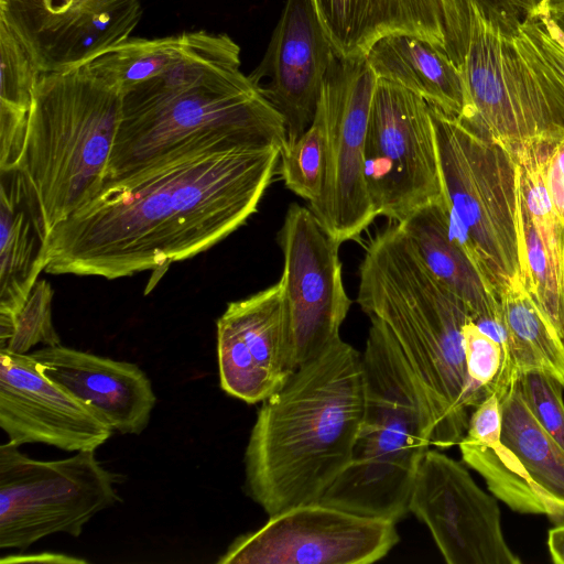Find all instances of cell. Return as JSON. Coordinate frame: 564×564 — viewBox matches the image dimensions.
Here are the masks:
<instances>
[{"mask_svg": "<svg viewBox=\"0 0 564 564\" xmlns=\"http://www.w3.org/2000/svg\"><path fill=\"white\" fill-rule=\"evenodd\" d=\"M280 155L278 145L183 151L106 182L46 235L44 271L113 280L152 270L158 281L257 213Z\"/></svg>", "mask_w": 564, "mask_h": 564, "instance_id": "cell-1", "label": "cell"}, {"mask_svg": "<svg viewBox=\"0 0 564 564\" xmlns=\"http://www.w3.org/2000/svg\"><path fill=\"white\" fill-rule=\"evenodd\" d=\"M240 65L229 35L192 31L180 61L122 95L104 184L183 151L282 149L283 118Z\"/></svg>", "mask_w": 564, "mask_h": 564, "instance_id": "cell-2", "label": "cell"}, {"mask_svg": "<svg viewBox=\"0 0 564 564\" xmlns=\"http://www.w3.org/2000/svg\"><path fill=\"white\" fill-rule=\"evenodd\" d=\"M245 490L270 517L319 501L350 462L365 405L362 355L338 340L261 402Z\"/></svg>", "mask_w": 564, "mask_h": 564, "instance_id": "cell-3", "label": "cell"}, {"mask_svg": "<svg viewBox=\"0 0 564 564\" xmlns=\"http://www.w3.org/2000/svg\"><path fill=\"white\" fill-rule=\"evenodd\" d=\"M357 303L387 326L421 383L432 413V445L458 444L484 401L467 368L464 329L473 315L431 274L395 221L366 245Z\"/></svg>", "mask_w": 564, "mask_h": 564, "instance_id": "cell-4", "label": "cell"}, {"mask_svg": "<svg viewBox=\"0 0 564 564\" xmlns=\"http://www.w3.org/2000/svg\"><path fill=\"white\" fill-rule=\"evenodd\" d=\"M121 108V90L89 64L40 75L15 171L42 242L102 187Z\"/></svg>", "mask_w": 564, "mask_h": 564, "instance_id": "cell-5", "label": "cell"}, {"mask_svg": "<svg viewBox=\"0 0 564 564\" xmlns=\"http://www.w3.org/2000/svg\"><path fill=\"white\" fill-rule=\"evenodd\" d=\"M362 355L365 405L349 464L321 502L398 522L432 444L424 390L387 326L370 318Z\"/></svg>", "mask_w": 564, "mask_h": 564, "instance_id": "cell-6", "label": "cell"}, {"mask_svg": "<svg viewBox=\"0 0 564 564\" xmlns=\"http://www.w3.org/2000/svg\"><path fill=\"white\" fill-rule=\"evenodd\" d=\"M430 108L453 231L499 300L521 279L517 163L499 143L457 117Z\"/></svg>", "mask_w": 564, "mask_h": 564, "instance_id": "cell-7", "label": "cell"}, {"mask_svg": "<svg viewBox=\"0 0 564 564\" xmlns=\"http://www.w3.org/2000/svg\"><path fill=\"white\" fill-rule=\"evenodd\" d=\"M466 109L458 119L510 153L564 133V88L518 26L470 4V36L460 67Z\"/></svg>", "mask_w": 564, "mask_h": 564, "instance_id": "cell-8", "label": "cell"}, {"mask_svg": "<svg viewBox=\"0 0 564 564\" xmlns=\"http://www.w3.org/2000/svg\"><path fill=\"white\" fill-rule=\"evenodd\" d=\"M462 458L513 511L564 522V449L534 417L514 382L477 405L458 443Z\"/></svg>", "mask_w": 564, "mask_h": 564, "instance_id": "cell-9", "label": "cell"}, {"mask_svg": "<svg viewBox=\"0 0 564 564\" xmlns=\"http://www.w3.org/2000/svg\"><path fill=\"white\" fill-rule=\"evenodd\" d=\"M122 475L106 469L95 451L40 460L18 445L0 446V549L25 550L55 533L78 538L84 525L120 498Z\"/></svg>", "mask_w": 564, "mask_h": 564, "instance_id": "cell-10", "label": "cell"}, {"mask_svg": "<svg viewBox=\"0 0 564 564\" xmlns=\"http://www.w3.org/2000/svg\"><path fill=\"white\" fill-rule=\"evenodd\" d=\"M364 173L373 210L399 223L443 197L430 104L378 79L368 121Z\"/></svg>", "mask_w": 564, "mask_h": 564, "instance_id": "cell-11", "label": "cell"}, {"mask_svg": "<svg viewBox=\"0 0 564 564\" xmlns=\"http://www.w3.org/2000/svg\"><path fill=\"white\" fill-rule=\"evenodd\" d=\"M378 78L366 57H335L321 99L325 110L327 163L319 202L308 207L336 241L355 240L377 217L368 196L364 156Z\"/></svg>", "mask_w": 564, "mask_h": 564, "instance_id": "cell-12", "label": "cell"}, {"mask_svg": "<svg viewBox=\"0 0 564 564\" xmlns=\"http://www.w3.org/2000/svg\"><path fill=\"white\" fill-rule=\"evenodd\" d=\"M400 541L395 522L321 501L270 516L236 538L218 564H370Z\"/></svg>", "mask_w": 564, "mask_h": 564, "instance_id": "cell-13", "label": "cell"}, {"mask_svg": "<svg viewBox=\"0 0 564 564\" xmlns=\"http://www.w3.org/2000/svg\"><path fill=\"white\" fill-rule=\"evenodd\" d=\"M278 241L283 253L281 281L289 317L294 369L341 339L351 301L339 259L340 242L321 226L308 207L289 206Z\"/></svg>", "mask_w": 564, "mask_h": 564, "instance_id": "cell-14", "label": "cell"}, {"mask_svg": "<svg viewBox=\"0 0 564 564\" xmlns=\"http://www.w3.org/2000/svg\"><path fill=\"white\" fill-rule=\"evenodd\" d=\"M447 564H519L505 540L495 496L459 462L437 449L423 456L409 500Z\"/></svg>", "mask_w": 564, "mask_h": 564, "instance_id": "cell-15", "label": "cell"}, {"mask_svg": "<svg viewBox=\"0 0 564 564\" xmlns=\"http://www.w3.org/2000/svg\"><path fill=\"white\" fill-rule=\"evenodd\" d=\"M216 333L219 384L232 398L249 404L262 402L295 371L281 279L228 303Z\"/></svg>", "mask_w": 564, "mask_h": 564, "instance_id": "cell-16", "label": "cell"}, {"mask_svg": "<svg viewBox=\"0 0 564 564\" xmlns=\"http://www.w3.org/2000/svg\"><path fill=\"white\" fill-rule=\"evenodd\" d=\"M0 427L10 443L95 451L113 430L48 379L30 352L0 349Z\"/></svg>", "mask_w": 564, "mask_h": 564, "instance_id": "cell-17", "label": "cell"}, {"mask_svg": "<svg viewBox=\"0 0 564 564\" xmlns=\"http://www.w3.org/2000/svg\"><path fill=\"white\" fill-rule=\"evenodd\" d=\"M335 57L311 0H286L265 54L249 75L283 118L286 142L312 124Z\"/></svg>", "mask_w": 564, "mask_h": 564, "instance_id": "cell-18", "label": "cell"}, {"mask_svg": "<svg viewBox=\"0 0 564 564\" xmlns=\"http://www.w3.org/2000/svg\"><path fill=\"white\" fill-rule=\"evenodd\" d=\"M43 373L120 434H141L156 398L137 365L62 346L31 351Z\"/></svg>", "mask_w": 564, "mask_h": 564, "instance_id": "cell-19", "label": "cell"}, {"mask_svg": "<svg viewBox=\"0 0 564 564\" xmlns=\"http://www.w3.org/2000/svg\"><path fill=\"white\" fill-rule=\"evenodd\" d=\"M311 2L337 57H366L379 39L398 33L417 35L447 52L443 0Z\"/></svg>", "mask_w": 564, "mask_h": 564, "instance_id": "cell-20", "label": "cell"}, {"mask_svg": "<svg viewBox=\"0 0 564 564\" xmlns=\"http://www.w3.org/2000/svg\"><path fill=\"white\" fill-rule=\"evenodd\" d=\"M398 225L431 274L468 306L476 321H501L499 300L455 236L443 197Z\"/></svg>", "mask_w": 564, "mask_h": 564, "instance_id": "cell-21", "label": "cell"}, {"mask_svg": "<svg viewBox=\"0 0 564 564\" xmlns=\"http://www.w3.org/2000/svg\"><path fill=\"white\" fill-rule=\"evenodd\" d=\"M0 348L10 339L17 316L45 269L42 238L17 171L1 173Z\"/></svg>", "mask_w": 564, "mask_h": 564, "instance_id": "cell-22", "label": "cell"}, {"mask_svg": "<svg viewBox=\"0 0 564 564\" xmlns=\"http://www.w3.org/2000/svg\"><path fill=\"white\" fill-rule=\"evenodd\" d=\"M366 61L378 79L403 86L447 115H464L462 70L445 50L430 41L413 34H390L371 46Z\"/></svg>", "mask_w": 564, "mask_h": 564, "instance_id": "cell-23", "label": "cell"}, {"mask_svg": "<svg viewBox=\"0 0 564 564\" xmlns=\"http://www.w3.org/2000/svg\"><path fill=\"white\" fill-rule=\"evenodd\" d=\"M141 17V0H99L65 25L36 67L51 73L86 64L129 39Z\"/></svg>", "mask_w": 564, "mask_h": 564, "instance_id": "cell-24", "label": "cell"}, {"mask_svg": "<svg viewBox=\"0 0 564 564\" xmlns=\"http://www.w3.org/2000/svg\"><path fill=\"white\" fill-rule=\"evenodd\" d=\"M42 73L0 17V172L15 171L25 141L34 89Z\"/></svg>", "mask_w": 564, "mask_h": 564, "instance_id": "cell-25", "label": "cell"}, {"mask_svg": "<svg viewBox=\"0 0 564 564\" xmlns=\"http://www.w3.org/2000/svg\"><path fill=\"white\" fill-rule=\"evenodd\" d=\"M499 303L518 375L540 370L564 386V341L521 279L501 293Z\"/></svg>", "mask_w": 564, "mask_h": 564, "instance_id": "cell-26", "label": "cell"}, {"mask_svg": "<svg viewBox=\"0 0 564 564\" xmlns=\"http://www.w3.org/2000/svg\"><path fill=\"white\" fill-rule=\"evenodd\" d=\"M189 40L191 32L154 39L130 36L86 64L118 86L123 95L180 61Z\"/></svg>", "mask_w": 564, "mask_h": 564, "instance_id": "cell-27", "label": "cell"}, {"mask_svg": "<svg viewBox=\"0 0 564 564\" xmlns=\"http://www.w3.org/2000/svg\"><path fill=\"white\" fill-rule=\"evenodd\" d=\"M99 0H0V17L12 28L35 66L56 35Z\"/></svg>", "mask_w": 564, "mask_h": 564, "instance_id": "cell-28", "label": "cell"}, {"mask_svg": "<svg viewBox=\"0 0 564 564\" xmlns=\"http://www.w3.org/2000/svg\"><path fill=\"white\" fill-rule=\"evenodd\" d=\"M327 163L325 110L319 98L310 128L281 149L279 173L284 185L297 196L316 205L323 194Z\"/></svg>", "mask_w": 564, "mask_h": 564, "instance_id": "cell-29", "label": "cell"}, {"mask_svg": "<svg viewBox=\"0 0 564 564\" xmlns=\"http://www.w3.org/2000/svg\"><path fill=\"white\" fill-rule=\"evenodd\" d=\"M53 294V289L46 280H37L15 318L10 339L0 349L25 354L39 344L44 346L61 344L52 319Z\"/></svg>", "mask_w": 564, "mask_h": 564, "instance_id": "cell-30", "label": "cell"}, {"mask_svg": "<svg viewBox=\"0 0 564 564\" xmlns=\"http://www.w3.org/2000/svg\"><path fill=\"white\" fill-rule=\"evenodd\" d=\"M516 383L534 417L564 449V386L540 370L520 373Z\"/></svg>", "mask_w": 564, "mask_h": 564, "instance_id": "cell-31", "label": "cell"}, {"mask_svg": "<svg viewBox=\"0 0 564 564\" xmlns=\"http://www.w3.org/2000/svg\"><path fill=\"white\" fill-rule=\"evenodd\" d=\"M446 20L447 53L460 68L470 36V4L485 17L502 24L518 26L520 17L508 0H443Z\"/></svg>", "mask_w": 564, "mask_h": 564, "instance_id": "cell-32", "label": "cell"}, {"mask_svg": "<svg viewBox=\"0 0 564 564\" xmlns=\"http://www.w3.org/2000/svg\"><path fill=\"white\" fill-rule=\"evenodd\" d=\"M547 12L527 15L519 23V31L564 88V44Z\"/></svg>", "mask_w": 564, "mask_h": 564, "instance_id": "cell-33", "label": "cell"}, {"mask_svg": "<svg viewBox=\"0 0 564 564\" xmlns=\"http://www.w3.org/2000/svg\"><path fill=\"white\" fill-rule=\"evenodd\" d=\"M543 181L553 208L564 226V133L547 143Z\"/></svg>", "mask_w": 564, "mask_h": 564, "instance_id": "cell-34", "label": "cell"}, {"mask_svg": "<svg viewBox=\"0 0 564 564\" xmlns=\"http://www.w3.org/2000/svg\"><path fill=\"white\" fill-rule=\"evenodd\" d=\"M4 563H53V564H85L86 560L62 553L42 552L34 554H11L1 558Z\"/></svg>", "mask_w": 564, "mask_h": 564, "instance_id": "cell-35", "label": "cell"}, {"mask_svg": "<svg viewBox=\"0 0 564 564\" xmlns=\"http://www.w3.org/2000/svg\"><path fill=\"white\" fill-rule=\"evenodd\" d=\"M522 20L527 15L564 7V0H508Z\"/></svg>", "mask_w": 564, "mask_h": 564, "instance_id": "cell-36", "label": "cell"}, {"mask_svg": "<svg viewBox=\"0 0 564 564\" xmlns=\"http://www.w3.org/2000/svg\"><path fill=\"white\" fill-rule=\"evenodd\" d=\"M547 549L552 562L564 564V522L555 524L547 533Z\"/></svg>", "mask_w": 564, "mask_h": 564, "instance_id": "cell-37", "label": "cell"}, {"mask_svg": "<svg viewBox=\"0 0 564 564\" xmlns=\"http://www.w3.org/2000/svg\"><path fill=\"white\" fill-rule=\"evenodd\" d=\"M549 17L557 32L564 36V7L550 11Z\"/></svg>", "mask_w": 564, "mask_h": 564, "instance_id": "cell-38", "label": "cell"}, {"mask_svg": "<svg viewBox=\"0 0 564 564\" xmlns=\"http://www.w3.org/2000/svg\"><path fill=\"white\" fill-rule=\"evenodd\" d=\"M554 28H555V26H554ZM555 31H556V33H557V35H558V37L561 39V41H562V42H563V44H564V36H563L560 32H557V30H556V29H555Z\"/></svg>", "mask_w": 564, "mask_h": 564, "instance_id": "cell-39", "label": "cell"}]
</instances>
